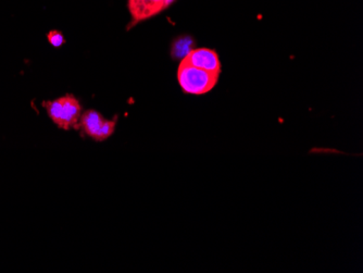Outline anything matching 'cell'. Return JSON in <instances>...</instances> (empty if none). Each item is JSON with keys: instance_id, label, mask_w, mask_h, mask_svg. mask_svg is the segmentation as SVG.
I'll list each match as a JSON object with an SVG mask.
<instances>
[{"instance_id": "cell-1", "label": "cell", "mask_w": 363, "mask_h": 273, "mask_svg": "<svg viewBox=\"0 0 363 273\" xmlns=\"http://www.w3.org/2000/svg\"><path fill=\"white\" fill-rule=\"evenodd\" d=\"M177 82L186 95L201 96L211 91L219 83L220 74L191 66L182 59L177 68Z\"/></svg>"}, {"instance_id": "cell-2", "label": "cell", "mask_w": 363, "mask_h": 273, "mask_svg": "<svg viewBox=\"0 0 363 273\" xmlns=\"http://www.w3.org/2000/svg\"><path fill=\"white\" fill-rule=\"evenodd\" d=\"M47 115L58 128L65 131L79 128L82 116V106L79 99L73 95H65L55 101L43 103Z\"/></svg>"}, {"instance_id": "cell-3", "label": "cell", "mask_w": 363, "mask_h": 273, "mask_svg": "<svg viewBox=\"0 0 363 273\" xmlns=\"http://www.w3.org/2000/svg\"><path fill=\"white\" fill-rule=\"evenodd\" d=\"M118 118L113 120L105 119L101 112L89 109L82 113L79 118V128H81L85 135L96 142H104L113 135L117 126Z\"/></svg>"}, {"instance_id": "cell-4", "label": "cell", "mask_w": 363, "mask_h": 273, "mask_svg": "<svg viewBox=\"0 0 363 273\" xmlns=\"http://www.w3.org/2000/svg\"><path fill=\"white\" fill-rule=\"evenodd\" d=\"M128 8L132 18L130 28H133L167 10L166 0H128Z\"/></svg>"}, {"instance_id": "cell-5", "label": "cell", "mask_w": 363, "mask_h": 273, "mask_svg": "<svg viewBox=\"0 0 363 273\" xmlns=\"http://www.w3.org/2000/svg\"><path fill=\"white\" fill-rule=\"evenodd\" d=\"M183 59L196 68L203 69L208 72L217 73V74L221 73L222 65L219 54L211 48H207V47L193 48Z\"/></svg>"}, {"instance_id": "cell-6", "label": "cell", "mask_w": 363, "mask_h": 273, "mask_svg": "<svg viewBox=\"0 0 363 273\" xmlns=\"http://www.w3.org/2000/svg\"><path fill=\"white\" fill-rule=\"evenodd\" d=\"M193 38H189V36L177 38V40L173 43V58H184V57L193 50Z\"/></svg>"}, {"instance_id": "cell-7", "label": "cell", "mask_w": 363, "mask_h": 273, "mask_svg": "<svg viewBox=\"0 0 363 273\" xmlns=\"http://www.w3.org/2000/svg\"><path fill=\"white\" fill-rule=\"evenodd\" d=\"M47 38H48V42L50 43V45H52L54 47H61L65 42L62 33H60L58 30L49 32Z\"/></svg>"}, {"instance_id": "cell-8", "label": "cell", "mask_w": 363, "mask_h": 273, "mask_svg": "<svg viewBox=\"0 0 363 273\" xmlns=\"http://www.w3.org/2000/svg\"><path fill=\"white\" fill-rule=\"evenodd\" d=\"M175 1H177V0H166L167 9H168L169 7H171Z\"/></svg>"}]
</instances>
